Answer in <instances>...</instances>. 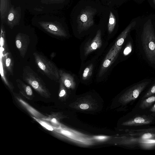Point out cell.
<instances>
[{
	"mask_svg": "<svg viewBox=\"0 0 155 155\" xmlns=\"http://www.w3.org/2000/svg\"><path fill=\"white\" fill-rule=\"evenodd\" d=\"M12 93L14 100L18 105L31 116L41 119H43L47 117L30 105L20 94L14 92Z\"/></svg>",
	"mask_w": 155,
	"mask_h": 155,
	"instance_id": "5b68a950",
	"label": "cell"
},
{
	"mask_svg": "<svg viewBox=\"0 0 155 155\" xmlns=\"http://www.w3.org/2000/svg\"><path fill=\"white\" fill-rule=\"evenodd\" d=\"M95 13V10L91 7H87L82 10L77 18L78 29L82 31L87 30L92 26Z\"/></svg>",
	"mask_w": 155,
	"mask_h": 155,
	"instance_id": "277c9868",
	"label": "cell"
},
{
	"mask_svg": "<svg viewBox=\"0 0 155 155\" xmlns=\"http://www.w3.org/2000/svg\"><path fill=\"white\" fill-rule=\"evenodd\" d=\"M155 103V94L143 99H140L135 106L134 112L144 114Z\"/></svg>",
	"mask_w": 155,
	"mask_h": 155,
	"instance_id": "9c48e42d",
	"label": "cell"
},
{
	"mask_svg": "<svg viewBox=\"0 0 155 155\" xmlns=\"http://www.w3.org/2000/svg\"><path fill=\"white\" fill-rule=\"evenodd\" d=\"M136 21L131 22L121 32L118 37L114 45L111 48L116 51L119 53L120 50L122 45L129 33L135 26Z\"/></svg>",
	"mask_w": 155,
	"mask_h": 155,
	"instance_id": "30bf717a",
	"label": "cell"
},
{
	"mask_svg": "<svg viewBox=\"0 0 155 155\" xmlns=\"http://www.w3.org/2000/svg\"><path fill=\"white\" fill-rule=\"evenodd\" d=\"M43 28L50 34L59 37H66L67 34L65 31L61 27L50 23L42 25Z\"/></svg>",
	"mask_w": 155,
	"mask_h": 155,
	"instance_id": "7c38bea8",
	"label": "cell"
},
{
	"mask_svg": "<svg viewBox=\"0 0 155 155\" xmlns=\"http://www.w3.org/2000/svg\"><path fill=\"white\" fill-rule=\"evenodd\" d=\"M14 15L12 13H10L8 16V19L10 21H12L14 19Z\"/></svg>",
	"mask_w": 155,
	"mask_h": 155,
	"instance_id": "4316f807",
	"label": "cell"
},
{
	"mask_svg": "<svg viewBox=\"0 0 155 155\" xmlns=\"http://www.w3.org/2000/svg\"><path fill=\"white\" fill-rule=\"evenodd\" d=\"M80 107L81 109H87L89 108V106L87 104H82L80 105Z\"/></svg>",
	"mask_w": 155,
	"mask_h": 155,
	"instance_id": "484cf974",
	"label": "cell"
},
{
	"mask_svg": "<svg viewBox=\"0 0 155 155\" xmlns=\"http://www.w3.org/2000/svg\"><path fill=\"white\" fill-rule=\"evenodd\" d=\"M4 63L5 69L10 74L13 75V67L14 62L11 54L9 52H7L4 56H1Z\"/></svg>",
	"mask_w": 155,
	"mask_h": 155,
	"instance_id": "9a60e30c",
	"label": "cell"
},
{
	"mask_svg": "<svg viewBox=\"0 0 155 155\" xmlns=\"http://www.w3.org/2000/svg\"><path fill=\"white\" fill-rule=\"evenodd\" d=\"M33 55L37 66L44 74L51 80L59 81V70L52 61L37 52H34Z\"/></svg>",
	"mask_w": 155,
	"mask_h": 155,
	"instance_id": "3957f363",
	"label": "cell"
},
{
	"mask_svg": "<svg viewBox=\"0 0 155 155\" xmlns=\"http://www.w3.org/2000/svg\"><path fill=\"white\" fill-rule=\"evenodd\" d=\"M115 58L114 57L106 56L99 72V77H101L104 74L107 69L112 63Z\"/></svg>",
	"mask_w": 155,
	"mask_h": 155,
	"instance_id": "e0dca14e",
	"label": "cell"
},
{
	"mask_svg": "<svg viewBox=\"0 0 155 155\" xmlns=\"http://www.w3.org/2000/svg\"><path fill=\"white\" fill-rule=\"evenodd\" d=\"M102 45L101 31L99 29L93 39L85 44L84 48L85 56H87L92 51L99 48Z\"/></svg>",
	"mask_w": 155,
	"mask_h": 155,
	"instance_id": "ba28073f",
	"label": "cell"
},
{
	"mask_svg": "<svg viewBox=\"0 0 155 155\" xmlns=\"http://www.w3.org/2000/svg\"><path fill=\"white\" fill-rule=\"evenodd\" d=\"M116 19L112 12L110 11L107 28L109 34L113 31L116 24Z\"/></svg>",
	"mask_w": 155,
	"mask_h": 155,
	"instance_id": "d6986e66",
	"label": "cell"
},
{
	"mask_svg": "<svg viewBox=\"0 0 155 155\" xmlns=\"http://www.w3.org/2000/svg\"><path fill=\"white\" fill-rule=\"evenodd\" d=\"M149 84L148 81L143 82L130 88L125 94L126 101L128 102L136 101Z\"/></svg>",
	"mask_w": 155,
	"mask_h": 155,
	"instance_id": "8992f818",
	"label": "cell"
},
{
	"mask_svg": "<svg viewBox=\"0 0 155 155\" xmlns=\"http://www.w3.org/2000/svg\"><path fill=\"white\" fill-rule=\"evenodd\" d=\"M31 117L40 125L47 130L50 131H54V127L47 122L41 119L36 118L33 116Z\"/></svg>",
	"mask_w": 155,
	"mask_h": 155,
	"instance_id": "ffe728a7",
	"label": "cell"
},
{
	"mask_svg": "<svg viewBox=\"0 0 155 155\" xmlns=\"http://www.w3.org/2000/svg\"><path fill=\"white\" fill-rule=\"evenodd\" d=\"M132 47L131 43L129 42L127 44L123 51V54L125 56H127L131 52Z\"/></svg>",
	"mask_w": 155,
	"mask_h": 155,
	"instance_id": "cb8c5ba5",
	"label": "cell"
},
{
	"mask_svg": "<svg viewBox=\"0 0 155 155\" xmlns=\"http://www.w3.org/2000/svg\"><path fill=\"white\" fill-rule=\"evenodd\" d=\"M141 39L147 58L152 64H155V34L150 19L144 25Z\"/></svg>",
	"mask_w": 155,
	"mask_h": 155,
	"instance_id": "7a4b0ae2",
	"label": "cell"
},
{
	"mask_svg": "<svg viewBox=\"0 0 155 155\" xmlns=\"http://www.w3.org/2000/svg\"><path fill=\"white\" fill-rule=\"evenodd\" d=\"M4 62L2 58H0V74L3 82L5 85L12 92H13L14 87L12 83L9 80Z\"/></svg>",
	"mask_w": 155,
	"mask_h": 155,
	"instance_id": "5bb4252c",
	"label": "cell"
},
{
	"mask_svg": "<svg viewBox=\"0 0 155 155\" xmlns=\"http://www.w3.org/2000/svg\"><path fill=\"white\" fill-rule=\"evenodd\" d=\"M59 74V80L66 87L69 88L74 87L75 84L74 78L70 74L60 69Z\"/></svg>",
	"mask_w": 155,
	"mask_h": 155,
	"instance_id": "4fadbf2b",
	"label": "cell"
},
{
	"mask_svg": "<svg viewBox=\"0 0 155 155\" xmlns=\"http://www.w3.org/2000/svg\"><path fill=\"white\" fill-rule=\"evenodd\" d=\"M0 47L1 56L3 57L8 52L5 36L2 30H1L0 35Z\"/></svg>",
	"mask_w": 155,
	"mask_h": 155,
	"instance_id": "ac0fdd59",
	"label": "cell"
},
{
	"mask_svg": "<svg viewBox=\"0 0 155 155\" xmlns=\"http://www.w3.org/2000/svg\"><path fill=\"white\" fill-rule=\"evenodd\" d=\"M154 0V3H155V0Z\"/></svg>",
	"mask_w": 155,
	"mask_h": 155,
	"instance_id": "f546056e",
	"label": "cell"
},
{
	"mask_svg": "<svg viewBox=\"0 0 155 155\" xmlns=\"http://www.w3.org/2000/svg\"><path fill=\"white\" fill-rule=\"evenodd\" d=\"M144 114L150 115L155 119V103L150 108L146 111Z\"/></svg>",
	"mask_w": 155,
	"mask_h": 155,
	"instance_id": "d4e9b609",
	"label": "cell"
},
{
	"mask_svg": "<svg viewBox=\"0 0 155 155\" xmlns=\"http://www.w3.org/2000/svg\"><path fill=\"white\" fill-rule=\"evenodd\" d=\"M59 81V87L58 92V97L59 100H61L64 97L66 94V91L65 86L60 80Z\"/></svg>",
	"mask_w": 155,
	"mask_h": 155,
	"instance_id": "7402d4cb",
	"label": "cell"
},
{
	"mask_svg": "<svg viewBox=\"0 0 155 155\" xmlns=\"http://www.w3.org/2000/svg\"><path fill=\"white\" fill-rule=\"evenodd\" d=\"M56 55V53L53 52L51 54L50 56L51 58H52L55 56Z\"/></svg>",
	"mask_w": 155,
	"mask_h": 155,
	"instance_id": "f1b7e54d",
	"label": "cell"
},
{
	"mask_svg": "<svg viewBox=\"0 0 155 155\" xmlns=\"http://www.w3.org/2000/svg\"><path fill=\"white\" fill-rule=\"evenodd\" d=\"M30 42L29 37L22 33H18L15 39L16 46L21 56L24 58L27 52Z\"/></svg>",
	"mask_w": 155,
	"mask_h": 155,
	"instance_id": "52a82bcc",
	"label": "cell"
},
{
	"mask_svg": "<svg viewBox=\"0 0 155 155\" xmlns=\"http://www.w3.org/2000/svg\"><path fill=\"white\" fill-rule=\"evenodd\" d=\"M106 137L104 136H99L95 137V138L97 139H102L106 138Z\"/></svg>",
	"mask_w": 155,
	"mask_h": 155,
	"instance_id": "83f0119b",
	"label": "cell"
},
{
	"mask_svg": "<svg viewBox=\"0 0 155 155\" xmlns=\"http://www.w3.org/2000/svg\"><path fill=\"white\" fill-rule=\"evenodd\" d=\"M94 67L92 64H90L84 69L82 74V78L83 80H86L91 75Z\"/></svg>",
	"mask_w": 155,
	"mask_h": 155,
	"instance_id": "44dd1931",
	"label": "cell"
},
{
	"mask_svg": "<svg viewBox=\"0 0 155 155\" xmlns=\"http://www.w3.org/2000/svg\"><path fill=\"white\" fill-rule=\"evenodd\" d=\"M22 78L41 96L45 98L51 97V94L45 82L30 66L23 67Z\"/></svg>",
	"mask_w": 155,
	"mask_h": 155,
	"instance_id": "6da1fadb",
	"label": "cell"
},
{
	"mask_svg": "<svg viewBox=\"0 0 155 155\" xmlns=\"http://www.w3.org/2000/svg\"><path fill=\"white\" fill-rule=\"evenodd\" d=\"M155 94V83L140 98L143 99Z\"/></svg>",
	"mask_w": 155,
	"mask_h": 155,
	"instance_id": "603a6c76",
	"label": "cell"
},
{
	"mask_svg": "<svg viewBox=\"0 0 155 155\" xmlns=\"http://www.w3.org/2000/svg\"><path fill=\"white\" fill-rule=\"evenodd\" d=\"M59 114L57 112H53L46 117L42 119L48 122L54 127H60Z\"/></svg>",
	"mask_w": 155,
	"mask_h": 155,
	"instance_id": "2e32d148",
	"label": "cell"
},
{
	"mask_svg": "<svg viewBox=\"0 0 155 155\" xmlns=\"http://www.w3.org/2000/svg\"><path fill=\"white\" fill-rule=\"evenodd\" d=\"M16 82L20 94L27 100H33L34 95L31 87L19 79H16Z\"/></svg>",
	"mask_w": 155,
	"mask_h": 155,
	"instance_id": "8fae6325",
	"label": "cell"
}]
</instances>
